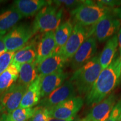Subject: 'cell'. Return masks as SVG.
<instances>
[{
	"instance_id": "cell-21",
	"label": "cell",
	"mask_w": 121,
	"mask_h": 121,
	"mask_svg": "<svg viewBox=\"0 0 121 121\" xmlns=\"http://www.w3.org/2000/svg\"><path fill=\"white\" fill-rule=\"evenodd\" d=\"M38 76L37 65L35 61L32 63H24L20 67L17 83L29 87Z\"/></svg>"
},
{
	"instance_id": "cell-20",
	"label": "cell",
	"mask_w": 121,
	"mask_h": 121,
	"mask_svg": "<svg viewBox=\"0 0 121 121\" xmlns=\"http://www.w3.org/2000/svg\"><path fill=\"white\" fill-rule=\"evenodd\" d=\"M118 45V40L117 34L107 40L102 52L99 57L102 70L108 67L114 60Z\"/></svg>"
},
{
	"instance_id": "cell-5",
	"label": "cell",
	"mask_w": 121,
	"mask_h": 121,
	"mask_svg": "<svg viewBox=\"0 0 121 121\" xmlns=\"http://www.w3.org/2000/svg\"><path fill=\"white\" fill-rule=\"evenodd\" d=\"M121 26V8L116 7L94 25L93 35L98 42H105L116 35Z\"/></svg>"
},
{
	"instance_id": "cell-33",
	"label": "cell",
	"mask_w": 121,
	"mask_h": 121,
	"mask_svg": "<svg viewBox=\"0 0 121 121\" xmlns=\"http://www.w3.org/2000/svg\"><path fill=\"white\" fill-rule=\"evenodd\" d=\"M7 114L0 111V121H6Z\"/></svg>"
},
{
	"instance_id": "cell-31",
	"label": "cell",
	"mask_w": 121,
	"mask_h": 121,
	"mask_svg": "<svg viewBox=\"0 0 121 121\" xmlns=\"http://www.w3.org/2000/svg\"><path fill=\"white\" fill-rule=\"evenodd\" d=\"M75 118H69L68 119H57L49 117L48 118V121H73L75 120Z\"/></svg>"
},
{
	"instance_id": "cell-7",
	"label": "cell",
	"mask_w": 121,
	"mask_h": 121,
	"mask_svg": "<svg viewBox=\"0 0 121 121\" xmlns=\"http://www.w3.org/2000/svg\"><path fill=\"white\" fill-rule=\"evenodd\" d=\"M93 26H84L78 24L74 25L67 41L62 47L58 49L67 60L71 58L82 43L93 35Z\"/></svg>"
},
{
	"instance_id": "cell-12",
	"label": "cell",
	"mask_w": 121,
	"mask_h": 121,
	"mask_svg": "<svg viewBox=\"0 0 121 121\" xmlns=\"http://www.w3.org/2000/svg\"><path fill=\"white\" fill-rule=\"evenodd\" d=\"M97 50L96 39L93 35L85 41L71 60V67L77 70L94 57Z\"/></svg>"
},
{
	"instance_id": "cell-11",
	"label": "cell",
	"mask_w": 121,
	"mask_h": 121,
	"mask_svg": "<svg viewBox=\"0 0 121 121\" xmlns=\"http://www.w3.org/2000/svg\"><path fill=\"white\" fill-rule=\"evenodd\" d=\"M117 96L112 93L102 102L94 106L85 117L76 121H106L117 102Z\"/></svg>"
},
{
	"instance_id": "cell-26",
	"label": "cell",
	"mask_w": 121,
	"mask_h": 121,
	"mask_svg": "<svg viewBox=\"0 0 121 121\" xmlns=\"http://www.w3.org/2000/svg\"><path fill=\"white\" fill-rule=\"evenodd\" d=\"M49 117L48 109L38 106L34 114L29 121H48Z\"/></svg>"
},
{
	"instance_id": "cell-19",
	"label": "cell",
	"mask_w": 121,
	"mask_h": 121,
	"mask_svg": "<svg viewBox=\"0 0 121 121\" xmlns=\"http://www.w3.org/2000/svg\"><path fill=\"white\" fill-rule=\"evenodd\" d=\"M22 18L13 6L0 13V35H5Z\"/></svg>"
},
{
	"instance_id": "cell-6",
	"label": "cell",
	"mask_w": 121,
	"mask_h": 121,
	"mask_svg": "<svg viewBox=\"0 0 121 121\" xmlns=\"http://www.w3.org/2000/svg\"><path fill=\"white\" fill-rule=\"evenodd\" d=\"M34 35L32 26L25 24L16 25L4 36L6 51L16 52L22 49Z\"/></svg>"
},
{
	"instance_id": "cell-25",
	"label": "cell",
	"mask_w": 121,
	"mask_h": 121,
	"mask_svg": "<svg viewBox=\"0 0 121 121\" xmlns=\"http://www.w3.org/2000/svg\"><path fill=\"white\" fill-rule=\"evenodd\" d=\"M15 52H7L0 55V75L9 67L13 62Z\"/></svg>"
},
{
	"instance_id": "cell-18",
	"label": "cell",
	"mask_w": 121,
	"mask_h": 121,
	"mask_svg": "<svg viewBox=\"0 0 121 121\" xmlns=\"http://www.w3.org/2000/svg\"><path fill=\"white\" fill-rule=\"evenodd\" d=\"M40 80L41 76L39 75L37 79L29 86L22 98L20 108H33L39 103L41 99Z\"/></svg>"
},
{
	"instance_id": "cell-2",
	"label": "cell",
	"mask_w": 121,
	"mask_h": 121,
	"mask_svg": "<svg viewBox=\"0 0 121 121\" xmlns=\"http://www.w3.org/2000/svg\"><path fill=\"white\" fill-rule=\"evenodd\" d=\"M102 70L99 57L95 56L85 65L75 71L69 80L80 95L86 96Z\"/></svg>"
},
{
	"instance_id": "cell-32",
	"label": "cell",
	"mask_w": 121,
	"mask_h": 121,
	"mask_svg": "<svg viewBox=\"0 0 121 121\" xmlns=\"http://www.w3.org/2000/svg\"><path fill=\"white\" fill-rule=\"evenodd\" d=\"M118 45L119 48V52H120V56H121V26L119 29L118 33Z\"/></svg>"
},
{
	"instance_id": "cell-23",
	"label": "cell",
	"mask_w": 121,
	"mask_h": 121,
	"mask_svg": "<svg viewBox=\"0 0 121 121\" xmlns=\"http://www.w3.org/2000/svg\"><path fill=\"white\" fill-rule=\"evenodd\" d=\"M73 26L70 21H67L60 25L54 31L56 50L60 49L65 44L70 37Z\"/></svg>"
},
{
	"instance_id": "cell-14",
	"label": "cell",
	"mask_w": 121,
	"mask_h": 121,
	"mask_svg": "<svg viewBox=\"0 0 121 121\" xmlns=\"http://www.w3.org/2000/svg\"><path fill=\"white\" fill-rule=\"evenodd\" d=\"M67 60L59 50H56L49 57L37 65L38 75L44 76L62 69Z\"/></svg>"
},
{
	"instance_id": "cell-3",
	"label": "cell",
	"mask_w": 121,
	"mask_h": 121,
	"mask_svg": "<svg viewBox=\"0 0 121 121\" xmlns=\"http://www.w3.org/2000/svg\"><path fill=\"white\" fill-rule=\"evenodd\" d=\"M114 8H110L93 1L85 2L72 10L71 15L75 24L84 26H91L96 24L105 15L112 13Z\"/></svg>"
},
{
	"instance_id": "cell-24",
	"label": "cell",
	"mask_w": 121,
	"mask_h": 121,
	"mask_svg": "<svg viewBox=\"0 0 121 121\" xmlns=\"http://www.w3.org/2000/svg\"><path fill=\"white\" fill-rule=\"evenodd\" d=\"M37 109V107L34 108L16 109L7 115L6 121H29Z\"/></svg>"
},
{
	"instance_id": "cell-9",
	"label": "cell",
	"mask_w": 121,
	"mask_h": 121,
	"mask_svg": "<svg viewBox=\"0 0 121 121\" xmlns=\"http://www.w3.org/2000/svg\"><path fill=\"white\" fill-rule=\"evenodd\" d=\"M76 90L69 80L66 81L58 89L53 91L47 97L42 99L39 103V107L51 109L62 103L76 96Z\"/></svg>"
},
{
	"instance_id": "cell-1",
	"label": "cell",
	"mask_w": 121,
	"mask_h": 121,
	"mask_svg": "<svg viewBox=\"0 0 121 121\" xmlns=\"http://www.w3.org/2000/svg\"><path fill=\"white\" fill-rule=\"evenodd\" d=\"M121 58L116 57L106 69H103L89 93L86 96V103L94 106L112 93L120 82Z\"/></svg>"
},
{
	"instance_id": "cell-29",
	"label": "cell",
	"mask_w": 121,
	"mask_h": 121,
	"mask_svg": "<svg viewBox=\"0 0 121 121\" xmlns=\"http://www.w3.org/2000/svg\"><path fill=\"white\" fill-rule=\"evenodd\" d=\"M98 2L105 6L110 7V8H116L121 4V1H111V0L103 1L102 0V1H99Z\"/></svg>"
},
{
	"instance_id": "cell-13",
	"label": "cell",
	"mask_w": 121,
	"mask_h": 121,
	"mask_svg": "<svg viewBox=\"0 0 121 121\" xmlns=\"http://www.w3.org/2000/svg\"><path fill=\"white\" fill-rule=\"evenodd\" d=\"M68 73L67 72H65L63 69L49 75L41 76V98L47 97L53 91L60 87L66 81Z\"/></svg>"
},
{
	"instance_id": "cell-4",
	"label": "cell",
	"mask_w": 121,
	"mask_h": 121,
	"mask_svg": "<svg viewBox=\"0 0 121 121\" xmlns=\"http://www.w3.org/2000/svg\"><path fill=\"white\" fill-rule=\"evenodd\" d=\"M60 7L56 4L53 5L51 2L38 12L32 25L35 34L38 32L44 33L56 30L60 25L63 16V9Z\"/></svg>"
},
{
	"instance_id": "cell-10",
	"label": "cell",
	"mask_w": 121,
	"mask_h": 121,
	"mask_svg": "<svg viewBox=\"0 0 121 121\" xmlns=\"http://www.w3.org/2000/svg\"><path fill=\"white\" fill-rule=\"evenodd\" d=\"M84 104V100L80 96H75L59 105L48 109L49 117L60 119L75 118Z\"/></svg>"
},
{
	"instance_id": "cell-16",
	"label": "cell",
	"mask_w": 121,
	"mask_h": 121,
	"mask_svg": "<svg viewBox=\"0 0 121 121\" xmlns=\"http://www.w3.org/2000/svg\"><path fill=\"white\" fill-rule=\"evenodd\" d=\"M51 1L44 0H17L13 2L16 8L23 17L37 15L44 7L51 4Z\"/></svg>"
},
{
	"instance_id": "cell-15",
	"label": "cell",
	"mask_w": 121,
	"mask_h": 121,
	"mask_svg": "<svg viewBox=\"0 0 121 121\" xmlns=\"http://www.w3.org/2000/svg\"><path fill=\"white\" fill-rule=\"evenodd\" d=\"M56 50L54 31L43 33L37 45V54L35 63L38 65L49 57Z\"/></svg>"
},
{
	"instance_id": "cell-34",
	"label": "cell",
	"mask_w": 121,
	"mask_h": 121,
	"mask_svg": "<svg viewBox=\"0 0 121 121\" xmlns=\"http://www.w3.org/2000/svg\"><path fill=\"white\" fill-rule=\"evenodd\" d=\"M121 121V115L120 118H119V121Z\"/></svg>"
},
{
	"instance_id": "cell-35",
	"label": "cell",
	"mask_w": 121,
	"mask_h": 121,
	"mask_svg": "<svg viewBox=\"0 0 121 121\" xmlns=\"http://www.w3.org/2000/svg\"></svg>"
},
{
	"instance_id": "cell-22",
	"label": "cell",
	"mask_w": 121,
	"mask_h": 121,
	"mask_svg": "<svg viewBox=\"0 0 121 121\" xmlns=\"http://www.w3.org/2000/svg\"><path fill=\"white\" fill-rule=\"evenodd\" d=\"M19 67L11 63L0 75V96L15 84L19 78Z\"/></svg>"
},
{
	"instance_id": "cell-30",
	"label": "cell",
	"mask_w": 121,
	"mask_h": 121,
	"mask_svg": "<svg viewBox=\"0 0 121 121\" xmlns=\"http://www.w3.org/2000/svg\"><path fill=\"white\" fill-rule=\"evenodd\" d=\"M7 52L4 42V36L0 35V55Z\"/></svg>"
},
{
	"instance_id": "cell-27",
	"label": "cell",
	"mask_w": 121,
	"mask_h": 121,
	"mask_svg": "<svg viewBox=\"0 0 121 121\" xmlns=\"http://www.w3.org/2000/svg\"><path fill=\"white\" fill-rule=\"evenodd\" d=\"M121 115V98L116 102L106 121H118Z\"/></svg>"
},
{
	"instance_id": "cell-17",
	"label": "cell",
	"mask_w": 121,
	"mask_h": 121,
	"mask_svg": "<svg viewBox=\"0 0 121 121\" xmlns=\"http://www.w3.org/2000/svg\"><path fill=\"white\" fill-rule=\"evenodd\" d=\"M37 45L36 40L33 39L30 43L15 52L12 63L20 69L24 63H32L35 60L37 54Z\"/></svg>"
},
{
	"instance_id": "cell-8",
	"label": "cell",
	"mask_w": 121,
	"mask_h": 121,
	"mask_svg": "<svg viewBox=\"0 0 121 121\" xmlns=\"http://www.w3.org/2000/svg\"><path fill=\"white\" fill-rule=\"evenodd\" d=\"M28 87L15 83L0 96V111L9 114L19 108Z\"/></svg>"
},
{
	"instance_id": "cell-28",
	"label": "cell",
	"mask_w": 121,
	"mask_h": 121,
	"mask_svg": "<svg viewBox=\"0 0 121 121\" xmlns=\"http://www.w3.org/2000/svg\"><path fill=\"white\" fill-rule=\"evenodd\" d=\"M85 2V1H75V0H66V1H53L54 4L60 6L63 5L66 8L72 9V10L77 8Z\"/></svg>"
}]
</instances>
